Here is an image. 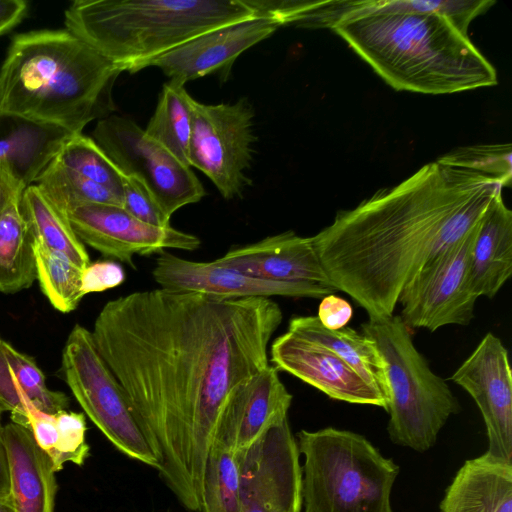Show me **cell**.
I'll return each instance as SVG.
<instances>
[{
  "label": "cell",
  "mask_w": 512,
  "mask_h": 512,
  "mask_svg": "<svg viewBox=\"0 0 512 512\" xmlns=\"http://www.w3.org/2000/svg\"><path fill=\"white\" fill-rule=\"evenodd\" d=\"M122 207L144 223L159 228L171 227L170 218L165 215L143 183L134 177L124 176Z\"/></svg>",
  "instance_id": "e575fe53"
},
{
  "label": "cell",
  "mask_w": 512,
  "mask_h": 512,
  "mask_svg": "<svg viewBox=\"0 0 512 512\" xmlns=\"http://www.w3.org/2000/svg\"><path fill=\"white\" fill-rule=\"evenodd\" d=\"M352 317L353 309L343 298L333 294L322 298L317 318L324 327L331 330L341 329L349 323Z\"/></svg>",
  "instance_id": "74e56055"
},
{
  "label": "cell",
  "mask_w": 512,
  "mask_h": 512,
  "mask_svg": "<svg viewBox=\"0 0 512 512\" xmlns=\"http://www.w3.org/2000/svg\"><path fill=\"white\" fill-rule=\"evenodd\" d=\"M239 454V512H301L300 453L288 418Z\"/></svg>",
  "instance_id": "7c38bea8"
},
{
  "label": "cell",
  "mask_w": 512,
  "mask_h": 512,
  "mask_svg": "<svg viewBox=\"0 0 512 512\" xmlns=\"http://www.w3.org/2000/svg\"><path fill=\"white\" fill-rule=\"evenodd\" d=\"M0 500L10 501V464L0 416Z\"/></svg>",
  "instance_id": "60d3db41"
},
{
  "label": "cell",
  "mask_w": 512,
  "mask_h": 512,
  "mask_svg": "<svg viewBox=\"0 0 512 512\" xmlns=\"http://www.w3.org/2000/svg\"><path fill=\"white\" fill-rule=\"evenodd\" d=\"M192 100L185 85L169 80L163 85L154 114L144 129L149 138L187 166L192 129Z\"/></svg>",
  "instance_id": "f1b7e54d"
},
{
  "label": "cell",
  "mask_w": 512,
  "mask_h": 512,
  "mask_svg": "<svg viewBox=\"0 0 512 512\" xmlns=\"http://www.w3.org/2000/svg\"><path fill=\"white\" fill-rule=\"evenodd\" d=\"M21 210L34 241L64 254L82 269L90 263L87 250L73 231L66 214L37 185L32 184L24 190Z\"/></svg>",
  "instance_id": "83f0119b"
},
{
  "label": "cell",
  "mask_w": 512,
  "mask_h": 512,
  "mask_svg": "<svg viewBox=\"0 0 512 512\" xmlns=\"http://www.w3.org/2000/svg\"><path fill=\"white\" fill-rule=\"evenodd\" d=\"M271 362L328 397L387 410L386 398L338 355L304 336L287 331L271 345Z\"/></svg>",
  "instance_id": "2e32d148"
},
{
  "label": "cell",
  "mask_w": 512,
  "mask_h": 512,
  "mask_svg": "<svg viewBox=\"0 0 512 512\" xmlns=\"http://www.w3.org/2000/svg\"><path fill=\"white\" fill-rule=\"evenodd\" d=\"M27 10L28 3L24 0H0V35L15 27Z\"/></svg>",
  "instance_id": "ab89813d"
},
{
  "label": "cell",
  "mask_w": 512,
  "mask_h": 512,
  "mask_svg": "<svg viewBox=\"0 0 512 512\" xmlns=\"http://www.w3.org/2000/svg\"><path fill=\"white\" fill-rule=\"evenodd\" d=\"M338 2L329 28L395 90L442 95L497 85L493 65L444 15L395 0Z\"/></svg>",
  "instance_id": "3957f363"
},
{
  "label": "cell",
  "mask_w": 512,
  "mask_h": 512,
  "mask_svg": "<svg viewBox=\"0 0 512 512\" xmlns=\"http://www.w3.org/2000/svg\"><path fill=\"white\" fill-rule=\"evenodd\" d=\"M152 275L161 288L220 298L286 296L322 299L336 291L320 284L265 280L217 260L192 261L167 251L157 257Z\"/></svg>",
  "instance_id": "9a60e30c"
},
{
  "label": "cell",
  "mask_w": 512,
  "mask_h": 512,
  "mask_svg": "<svg viewBox=\"0 0 512 512\" xmlns=\"http://www.w3.org/2000/svg\"><path fill=\"white\" fill-rule=\"evenodd\" d=\"M25 427H27L38 446L50 457L56 472L66 462L82 465L89 456L86 443V419L83 413L67 410L56 414H47L30 408Z\"/></svg>",
  "instance_id": "4316f807"
},
{
  "label": "cell",
  "mask_w": 512,
  "mask_h": 512,
  "mask_svg": "<svg viewBox=\"0 0 512 512\" xmlns=\"http://www.w3.org/2000/svg\"><path fill=\"white\" fill-rule=\"evenodd\" d=\"M296 442L305 512H393L399 467L364 436L328 427L301 430Z\"/></svg>",
  "instance_id": "8992f818"
},
{
  "label": "cell",
  "mask_w": 512,
  "mask_h": 512,
  "mask_svg": "<svg viewBox=\"0 0 512 512\" xmlns=\"http://www.w3.org/2000/svg\"><path fill=\"white\" fill-rule=\"evenodd\" d=\"M188 162L204 173L225 199L241 196L250 184L254 112L246 98L234 103L203 104L192 100Z\"/></svg>",
  "instance_id": "30bf717a"
},
{
  "label": "cell",
  "mask_w": 512,
  "mask_h": 512,
  "mask_svg": "<svg viewBox=\"0 0 512 512\" xmlns=\"http://www.w3.org/2000/svg\"><path fill=\"white\" fill-rule=\"evenodd\" d=\"M511 145L479 144L459 147L440 156L441 164L471 170L498 180L509 187L512 177Z\"/></svg>",
  "instance_id": "836d02e7"
},
{
  "label": "cell",
  "mask_w": 512,
  "mask_h": 512,
  "mask_svg": "<svg viewBox=\"0 0 512 512\" xmlns=\"http://www.w3.org/2000/svg\"><path fill=\"white\" fill-rule=\"evenodd\" d=\"M36 279L51 305L68 313L76 309L84 297L81 292L82 268L64 254L34 241Z\"/></svg>",
  "instance_id": "f546056e"
},
{
  "label": "cell",
  "mask_w": 512,
  "mask_h": 512,
  "mask_svg": "<svg viewBox=\"0 0 512 512\" xmlns=\"http://www.w3.org/2000/svg\"><path fill=\"white\" fill-rule=\"evenodd\" d=\"M480 222L458 243L427 259L403 287L398 303L408 328L434 332L470 323L478 298L471 284L470 252Z\"/></svg>",
  "instance_id": "8fae6325"
},
{
  "label": "cell",
  "mask_w": 512,
  "mask_h": 512,
  "mask_svg": "<svg viewBox=\"0 0 512 512\" xmlns=\"http://www.w3.org/2000/svg\"><path fill=\"white\" fill-rule=\"evenodd\" d=\"M249 275L278 282H302L330 286L312 236L286 231L235 248L216 259Z\"/></svg>",
  "instance_id": "ac0fdd59"
},
{
  "label": "cell",
  "mask_w": 512,
  "mask_h": 512,
  "mask_svg": "<svg viewBox=\"0 0 512 512\" xmlns=\"http://www.w3.org/2000/svg\"><path fill=\"white\" fill-rule=\"evenodd\" d=\"M63 213L88 203L122 206V200L107 188L52 160L34 183Z\"/></svg>",
  "instance_id": "4dcf8cb0"
},
{
  "label": "cell",
  "mask_w": 512,
  "mask_h": 512,
  "mask_svg": "<svg viewBox=\"0 0 512 512\" xmlns=\"http://www.w3.org/2000/svg\"><path fill=\"white\" fill-rule=\"evenodd\" d=\"M27 187L0 163V211L14 201L21 200Z\"/></svg>",
  "instance_id": "f35d334b"
},
{
  "label": "cell",
  "mask_w": 512,
  "mask_h": 512,
  "mask_svg": "<svg viewBox=\"0 0 512 512\" xmlns=\"http://www.w3.org/2000/svg\"><path fill=\"white\" fill-rule=\"evenodd\" d=\"M64 381L85 414L123 454L158 471L162 458L99 354L91 331L76 324L62 352Z\"/></svg>",
  "instance_id": "ba28073f"
},
{
  "label": "cell",
  "mask_w": 512,
  "mask_h": 512,
  "mask_svg": "<svg viewBox=\"0 0 512 512\" xmlns=\"http://www.w3.org/2000/svg\"><path fill=\"white\" fill-rule=\"evenodd\" d=\"M293 396L268 366L231 398L223 415L231 424L239 451L247 449L267 430L287 419Z\"/></svg>",
  "instance_id": "ffe728a7"
},
{
  "label": "cell",
  "mask_w": 512,
  "mask_h": 512,
  "mask_svg": "<svg viewBox=\"0 0 512 512\" xmlns=\"http://www.w3.org/2000/svg\"><path fill=\"white\" fill-rule=\"evenodd\" d=\"M451 380L472 397L481 412L488 437L486 453L512 463V373L501 340L488 332Z\"/></svg>",
  "instance_id": "5bb4252c"
},
{
  "label": "cell",
  "mask_w": 512,
  "mask_h": 512,
  "mask_svg": "<svg viewBox=\"0 0 512 512\" xmlns=\"http://www.w3.org/2000/svg\"><path fill=\"white\" fill-rule=\"evenodd\" d=\"M240 478L235 432L221 416L204 464L201 512H239Z\"/></svg>",
  "instance_id": "d4e9b609"
},
{
  "label": "cell",
  "mask_w": 512,
  "mask_h": 512,
  "mask_svg": "<svg viewBox=\"0 0 512 512\" xmlns=\"http://www.w3.org/2000/svg\"><path fill=\"white\" fill-rule=\"evenodd\" d=\"M288 330L334 352L387 400L384 362L369 337L347 326L336 330L328 329L317 316H295L290 319Z\"/></svg>",
  "instance_id": "cb8c5ba5"
},
{
  "label": "cell",
  "mask_w": 512,
  "mask_h": 512,
  "mask_svg": "<svg viewBox=\"0 0 512 512\" xmlns=\"http://www.w3.org/2000/svg\"><path fill=\"white\" fill-rule=\"evenodd\" d=\"M5 351L19 389L32 407L47 414L67 409L68 397L47 387L45 376L33 358L19 352L8 342L5 343Z\"/></svg>",
  "instance_id": "d6a6232c"
},
{
  "label": "cell",
  "mask_w": 512,
  "mask_h": 512,
  "mask_svg": "<svg viewBox=\"0 0 512 512\" xmlns=\"http://www.w3.org/2000/svg\"><path fill=\"white\" fill-rule=\"evenodd\" d=\"M66 216L79 240L106 257L135 267V255L161 253L166 249L195 250L197 236L175 228L144 223L122 206L88 203L68 210Z\"/></svg>",
  "instance_id": "4fadbf2b"
},
{
  "label": "cell",
  "mask_w": 512,
  "mask_h": 512,
  "mask_svg": "<svg viewBox=\"0 0 512 512\" xmlns=\"http://www.w3.org/2000/svg\"><path fill=\"white\" fill-rule=\"evenodd\" d=\"M121 72L66 29L18 34L0 68V112L81 134L115 110Z\"/></svg>",
  "instance_id": "277c9868"
},
{
  "label": "cell",
  "mask_w": 512,
  "mask_h": 512,
  "mask_svg": "<svg viewBox=\"0 0 512 512\" xmlns=\"http://www.w3.org/2000/svg\"><path fill=\"white\" fill-rule=\"evenodd\" d=\"M72 135L56 126L0 112V163L28 187Z\"/></svg>",
  "instance_id": "7402d4cb"
},
{
  "label": "cell",
  "mask_w": 512,
  "mask_h": 512,
  "mask_svg": "<svg viewBox=\"0 0 512 512\" xmlns=\"http://www.w3.org/2000/svg\"><path fill=\"white\" fill-rule=\"evenodd\" d=\"M496 186L502 184L492 177L434 161L339 211L312 236L330 284L369 318L393 315L403 287L428 259L444 224Z\"/></svg>",
  "instance_id": "7a4b0ae2"
},
{
  "label": "cell",
  "mask_w": 512,
  "mask_h": 512,
  "mask_svg": "<svg viewBox=\"0 0 512 512\" xmlns=\"http://www.w3.org/2000/svg\"><path fill=\"white\" fill-rule=\"evenodd\" d=\"M512 274V212L502 194L493 199L476 232L470 252L474 293L493 298Z\"/></svg>",
  "instance_id": "603a6c76"
},
{
  "label": "cell",
  "mask_w": 512,
  "mask_h": 512,
  "mask_svg": "<svg viewBox=\"0 0 512 512\" xmlns=\"http://www.w3.org/2000/svg\"><path fill=\"white\" fill-rule=\"evenodd\" d=\"M125 272L115 261L103 260L89 263L81 273V292L83 296L98 293L121 285Z\"/></svg>",
  "instance_id": "8d00e7d4"
},
{
  "label": "cell",
  "mask_w": 512,
  "mask_h": 512,
  "mask_svg": "<svg viewBox=\"0 0 512 512\" xmlns=\"http://www.w3.org/2000/svg\"><path fill=\"white\" fill-rule=\"evenodd\" d=\"M0 512H15L10 501L0 500Z\"/></svg>",
  "instance_id": "b9f144b4"
},
{
  "label": "cell",
  "mask_w": 512,
  "mask_h": 512,
  "mask_svg": "<svg viewBox=\"0 0 512 512\" xmlns=\"http://www.w3.org/2000/svg\"><path fill=\"white\" fill-rule=\"evenodd\" d=\"M362 333L384 362L391 441L418 452L429 450L450 416L459 412L457 398L414 346L400 316L368 318Z\"/></svg>",
  "instance_id": "52a82bcc"
},
{
  "label": "cell",
  "mask_w": 512,
  "mask_h": 512,
  "mask_svg": "<svg viewBox=\"0 0 512 512\" xmlns=\"http://www.w3.org/2000/svg\"><path fill=\"white\" fill-rule=\"evenodd\" d=\"M253 16L244 0H76L65 26L122 72L135 73L208 30Z\"/></svg>",
  "instance_id": "5b68a950"
},
{
  "label": "cell",
  "mask_w": 512,
  "mask_h": 512,
  "mask_svg": "<svg viewBox=\"0 0 512 512\" xmlns=\"http://www.w3.org/2000/svg\"><path fill=\"white\" fill-rule=\"evenodd\" d=\"M35 280L34 238L18 200L0 211V292H19Z\"/></svg>",
  "instance_id": "484cf974"
},
{
  "label": "cell",
  "mask_w": 512,
  "mask_h": 512,
  "mask_svg": "<svg viewBox=\"0 0 512 512\" xmlns=\"http://www.w3.org/2000/svg\"><path fill=\"white\" fill-rule=\"evenodd\" d=\"M10 464V500L15 512H54L57 483L50 457L31 431L10 422L4 426Z\"/></svg>",
  "instance_id": "d6986e66"
},
{
  "label": "cell",
  "mask_w": 512,
  "mask_h": 512,
  "mask_svg": "<svg viewBox=\"0 0 512 512\" xmlns=\"http://www.w3.org/2000/svg\"><path fill=\"white\" fill-rule=\"evenodd\" d=\"M282 318L267 297L160 287L107 302L94 322V344L162 458L161 478L190 511H201L219 420L234 394L269 366Z\"/></svg>",
  "instance_id": "6da1fadb"
},
{
  "label": "cell",
  "mask_w": 512,
  "mask_h": 512,
  "mask_svg": "<svg viewBox=\"0 0 512 512\" xmlns=\"http://www.w3.org/2000/svg\"><path fill=\"white\" fill-rule=\"evenodd\" d=\"M53 160L107 188L123 202L124 175L92 138L72 135Z\"/></svg>",
  "instance_id": "1f68e13d"
},
{
  "label": "cell",
  "mask_w": 512,
  "mask_h": 512,
  "mask_svg": "<svg viewBox=\"0 0 512 512\" xmlns=\"http://www.w3.org/2000/svg\"><path fill=\"white\" fill-rule=\"evenodd\" d=\"M92 136L124 176L143 183L169 218L205 195L191 167L149 138L134 121L110 115L97 122Z\"/></svg>",
  "instance_id": "9c48e42d"
},
{
  "label": "cell",
  "mask_w": 512,
  "mask_h": 512,
  "mask_svg": "<svg viewBox=\"0 0 512 512\" xmlns=\"http://www.w3.org/2000/svg\"><path fill=\"white\" fill-rule=\"evenodd\" d=\"M280 23L267 16H253L208 30L152 62L170 80L187 82L228 72L247 49L271 36Z\"/></svg>",
  "instance_id": "e0dca14e"
},
{
  "label": "cell",
  "mask_w": 512,
  "mask_h": 512,
  "mask_svg": "<svg viewBox=\"0 0 512 512\" xmlns=\"http://www.w3.org/2000/svg\"><path fill=\"white\" fill-rule=\"evenodd\" d=\"M439 508L441 512H512V463L487 453L467 460Z\"/></svg>",
  "instance_id": "44dd1931"
},
{
  "label": "cell",
  "mask_w": 512,
  "mask_h": 512,
  "mask_svg": "<svg viewBox=\"0 0 512 512\" xmlns=\"http://www.w3.org/2000/svg\"><path fill=\"white\" fill-rule=\"evenodd\" d=\"M5 343L0 337V416L11 413V421L25 426L32 407L21 393L6 356Z\"/></svg>",
  "instance_id": "d590c367"
}]
</instances>
